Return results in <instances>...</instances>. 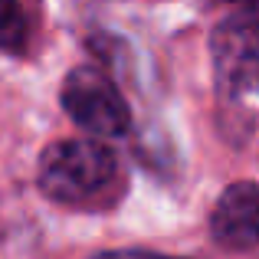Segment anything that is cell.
<instances>
[{
  "instance_id": "6da1fadb",
  "label": "cell",
  "mask_w": 259,
  "mask_h": 259,
  "mask_svg": "<svg viewBox=\"0 0 259 259\" xmlns=\"http://www.w3.org/2000/svg\"><path fill=\"white\" fill-rule=\"evenodd\" d=\"M118 177L112 148L99 138H69L46 148L39 158V190L59 203H89Z\"/></svg>"
},
{
  "instance_id": "3957f363",
  "label": "cell",
  "mask_w": 259,
  "mask_h": 259,
  "mask_svg": "<svg viewBox=\"0 0 259 259\" xmlns=\"http://www.w3.org/2000/svg\"><path fill=\"white\" fill-rule=\"evenodd\" d=\"M210 53L220 92H227L230 99L259 92V30L243 20V13L223 20L213 30Z\"/></svg>"
},
{
  "instance_id": "ba28073f",
  "label": "cell",
  "mask_w": 259,
  "mask_h": 259,
  "mask_svg": "<svg viewBox=\"0 0 259 259\" xmlns=\"http://www.w3.org/2000/svg\"><path fill=\"white\" fill-rule=\"evenodd\" d=\"M151 259H174V256H151Z\"/></svg>"
},
{
  "instance_id": "7a4b0ae2",
  "label": "cell",
  "mask_w": 259,
  "mask_h": 259,
  "mask_svg": "<svg viewBox=\"0 0 259 259\" xmlns=\"http://www.w3.org/2000/svg\"><path fill=\"white\" fill-rule=\"evenodd\" d=\"M63 108L82 132L95 138H118L132 125L125 95L102 69L79 66L63 82Z\"/></svg>"
},
{
  "instance_id": "277c9868",
  "label": "cell",
  "mask_w": 259,
  "mask_h": 259,
  "mask_svg": "<svg viewBox=\"0 0 259 259\" xmlns=\"http://www.w3.org/2000/svg\"><path fill=\"white\" fill-rule=\"evenodd\" d=\"M210 233L223 249L259 246V184L236 181L217 197L210 213Z\"/></svg>"
},
{
  "instance_id": "5b68a950",
  "label": "cell",
  "mask_w": 259,
  "mask_h": 259,
  "mask_svg": "<svg viewBox=\"0 0 259 259\" xmlns=\"http://www.w3.org/2000/svg\"><path fill=\"white\" fill-rule=\"evenodd\" d=\"M26 43V13L17 0H0V50L13 53Z\"/></svg>"
},
{
  "instance_id": "52a82bcc",
  "label": "cell",
  "mask_w": 259,
  "mask_h": 259,
  "mask_svg": "<svg viewBox=\"0 0 259 259\" xmlns=\"http://www.w3.org/2000/svg\"><path fill=\"white\" fill-rule=\"evenodd\" d=\"M233 4H253V0H233Z\"/></svg>"
},
{
  "instance_id": "8992f818",
  "label": "cell",
  "mask_w": 259,
  "mask_h": 259,
  "mask_svg": "<svg viewBox=\"0 0 259 259\" xmlns=\"http://www.w3.org/2000/svg\"><path fill=\"white\" fill-rule=\"evenodd\" d=\"M243 20H246L253 30H259V0H253V4H249V10L243 13Z\"/></svg>"
}]
</instances>
